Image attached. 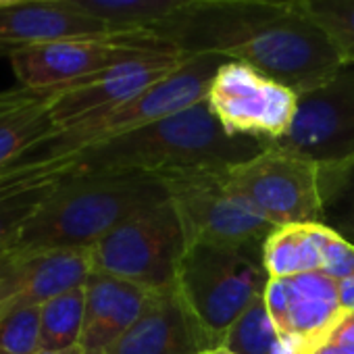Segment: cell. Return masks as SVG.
Listing matches in <instances>:
<instances>
[{"mask_svg": "<svg viewBox=\"0 0 354 354\" xmlns=\"http://www.w3.org/2000/svg\"><path fill=\"white\" fill-rule=\"evenodd\" d=\"M144 32L184 57L219 55L246 63L298 96L325 84L344 63L298 0H201Z\"/></svg>", "mask_w": 354, "mask_h": 354, "instance_id": "6da1fadb", "label": "cell"}, {"mask_svg": "<svg viewBox=\"0 0 354 354\" xmlns=\"http://www.w3.org/2000/svg\"><path fill=\"white\" fill-rule=\"evenodd\" d=\"M265 148L254 138L230 136L203 100L182 113L84 150L75 156V173L158 175L196 165L244 162Z\"/></svg>", "mask_w": 354, "mask_h": 354, "instance_id": "7a4b0ae2", "label": "cell"}, {"mask_svg": "<svg viewBox=\"0 0 354 354\" xmlns=\"http://www.w3.org/2000/svg\"><path fill=\"white\" fill-rule=\"evenodd\" d=\"M165 198L160 180L150 173L73 169L28 223L13 252L92 248L131 213Z\"/></svg>", "mask_w": 354, "mask_h": 354, "instance_id": "3957f363", "label": "cell"}, {"mask_svg": "<svg viewBox=\"0 0 354 354\" xmlns=\"http://www.w3.org/2000/svg\"><path fill=\"white\" fill-rule=\"evenodd\" d=\"M227 59L219 55L190 57L175 73L150 86L142 94L104 111L82 119L73 125L57 129L48 140L26 152L21 160H57L82 154L88 148L104 144L113 138L129 133L142 125L182 113L207 100L217 69Z\"/></svg>", "mask_w": 354, "mask_h": 354, "instance_id": "277c9868", "label": "cell"}, {"mask_svg": "<svg viewBox=\"0 0 354 354\" xmlns=\"http://www.w3.org/2000/svg\"><path fill=\"white\" fill-rule=\"evenodd\" d=\"M182 223L186 248H263L275 230L230 180V165H196L156 175Z\"/></svg>", "mask_w": 354, "mask_h": 354, "instance_id": "5b68a950", "label": "cell"}, {"mask_svg": "<svg viewBox=\"0 0 354 354\" xmlns=\"http://www.w3.org/2000/svg\"><path fill=\"white\" fill-rule=\"evenodd\" d=\"M267 283L263 248L192 244L175 271V290L215 346H221L225 331L265 296Z\"/></svg>", "mask_w": 354, "mask_h": 354, "instance_id": "8992f818", "label": "cell"}, {"mask_svg": "<svg viewBox=\"0 0 354 354\" xmlns=\"http://www.w3.org/2000/svg\"><path fill=\"white\" fill-rule=\"evenodd\" d=\"M184 250V230L167 198L131 213L90 248L94 271L152 290L175 283Z\"/></svg>", "mask_w": 354, "mask_h": 354, "instance_id": "52a82bcc", "label": "cell"}, {"mask_svg": "<svg viewBox=\"0 0 354 354\" xmlns=\"http://www.w3.org/2000/svg\"><path fill=\"white\" fill-rule=\"evenodd\" d=\"M230 180L275 227L323 221L321 165L304 154L267 146L257 156L230 165Z\"/></svg>", "mask_w": 354, "mask_h": 354, "instance_id": "ba28073f", "label": "cell"}, {"mask_svg": "<svg viewBox=\"0 0 354 354\" xmlns=\"http://www.w3.org/2000/svg\"><path fill=\"white\" fill-rule=\"evenodd\" d=\"M300 96L259 69L225 61L209 88L207 104L230 136H246L271 146L294 125Z\"/></svg>", "mask_w": 354, "mask_h": 354, "instance_id": "9c48e42d", "label": "cell"}, {"mask_svg": "<svg viewBox=\"0 0 354 354\" xmlns=\"http://www.w3.org/2000/svg\"><path fill=\"white\" fill-rule=\"evenodd\" d=\"M158 53L175 50L152 34L140 30L111 38H82L32 46L13 55L11 65L19 86L55 88L88 80L121 63Z\"/></svg>", "mask_w": 354, "mask_h": 354, "instance_id": "30bf717a", "label": "cell"}, {"mask_svg": "<svg viewBox=\"0 0 354 354\" xmlns=\"http://www.w3.org/2000/svg\"><path fill=\"white\" fill-rule=\"evenodd\" d=\"M271 146L319 165L354 156V61H344L325 84L300 96L290 133Z\"/></svg>", "mask_w": 354, "mask_h": 354, "instance_id": "8fae6325", "label": "cell"}, {"mask_svg": "<svg viewBox=\"0 0 354 354\" xmlns=\"http://www.w3.org/2000/svg\"><path fill=\"white\" fill-rule=\"evenodd\" d=\"M265 304L290 354H313L346 317L337 279L323 271L269 279Z\"/></svg>", "mask_w": 354, "mask_h": 354, "instance_id": "7c38bea8", "label": "cell"}, {"mask_svg": "<svg viewBox=\"0 0 354 354\" xmlns=\"http://www.w3.org/2000/svg\"><path fill=\"white\" fill-rule=\"evenodd\" d=\"M94 271L90 248L7 252L0 257V319L82 288Z\"/></svg>", "mask_w": 354, "mask_h": 354, "instance_id": "4fadbf2b", "label": "cell"}, {"mask_svg": "<svg viewBox=\"0 0 354 354\" xmlns=\"http://www.w3.org/2000/svg\"><path fill=\"white\" fill-rule=\"evenodd\" d=\"M190 57L177 53H158L121 63L88 80L67 86L53 106L57 129L73 125L92 115L104 113L158 84L180 69Z\"/></svg>", "mask_w": 354, "mask_h": 354, "instance_id": "5bb4252c", "label": "cell"}, {"mask_svg": "<svg viewBox=\"0 0 354 354\" xmlns=\"http://www.w3.org/2000/svg\"><path fill=\"white\" fill-rule=\"evenodd\" d=\"M215 344L201 329L175 283L154 290L138 321L106 354H201Z\"/></svg>", "mask_w": 354, "mask_h": 354, "instance_id": "9a60e30c", "label": "cell"}, {"mask_svg": "<svg viewBox=\"0 0 354 354\" xmlns=\"http://www.w3.org/2000/svg\"><path fill=\"white\" fill-rule=\"evenodd\" d=\"M117 34L109 24L77 13L63 3H21L0 7V57L13 55L63 40L111 38Z\"/></svg>", "mask_w": 354, "mask_h": 354, "instance_id": "2e32d148", "label": "cell"}, {"mask_svg": "<svg viewBox=\"0 0 354 354\" xmlns=\"http://www.w3.org/2000/svg\"><path fill=\"white\" fill-rule=\"evenodd\" d=\"M75 169V156L19 160L0 173V257L15 248L28 223Z\"/></svg>", "mask_w": 354, "mask_h": 354, "instance_id": "e0dca14e", "label": "cell"}, {"mask_svg": "<svg viewBox=\"0 0 354 354\" xmlns=\"http://www.w3.org/2000/svg\"><path fill=\"white\" fill-rule=\"evenodd\" d=\"M84 288L86 315L77 346L86 354H106V350L138 321L154 292L142 283L100 271H92Z\"/></svg>", "mask_w": 354, "mask_h": 354, "instance_id": "ac0fdd59", "label": "cell"}, {"mask_svg": "<svg viewBox=\"0 0 354 354\" xmlns=\"http://www.w3.org/2000/svg\"><path fill=\"white\" fill-rule=\"evenodd\" d=\"M67 86L0 90V173L57 131L53 106Z\"/></svg>", "mask_w": 354, "mask_h": 354, "instance_id": "d6986e66", "label": "cell"}, {"mask_svg": "<svg viewBox=\"0 0 354 354\" xmlns=\"http://www.w3.org/2000/svg\"><path fill=\"white\" fill-rule=\"evenodd\" d=\"M321 265L315 223L275 227L263 244V267L269 279L321 271Z\"/></svg>", "mask_w": 354, "mask_h": 354, "instance_id": "ffe728a7", "label": "cell"}, {"mask_svg": "<svg viewBox=\"0 0 354 354\" xmlns=\"http://www.w3.org/2000/svg\"><path fill=\"white\" fill-rule=\"evenodd\" d=\"M57 3L100 19L117 32H140L201 0H57Z\"/></svg>", "mask_w": 354, "mask_h": 354, "instance_id": "44dd1931", "label": "cell"}, {"mask_svg": "<svg viewBox=\"0 0 354 354\" xmlns=\"http://www.w3.org/2000/svg\"><path fill=\"white\" fill-rule=\"evenodd\" d=\"M323 225L354 246V156L321 165Z\"/></svg>", "mask_w": 354, "mask_h": 354, "instance_id": "7402d4cb", "label": "cell"}, {"mask_svg": "<svg viewBox=\"0 0 354 354\" xmlns=\"http://www.w3.org/2000/svg\"><path fill=\"white\" fill-rule=\"evenodd\" d=\"M86 315V288L69 290L42 304V350H67L80 344Z\"/></svg>", "mask_w": 354, "mask_h": 354, "instance_id": "603a6c76", "label": "cell"}, {"mask_svg": "<svg viewBox=\"0 0 354 354\" xmlns=\"http://www.w3.org/2000/svg\"><path fill=\"white\" fill-rule=\"evenodd\" d=\"M221 346L236 354H290L271 321L265 296L225 331Z\"/></svg>", "mask_w": 354, "mask_h": 354, "instance_id": "cb8c5ba5", "label": "cell"}, {"mask_svg": "<svg viewBox=\"0 0 354 354\" xmlns=\"http://www.w3.org/2000/svg\"><path fill=\"white\" fill-rule=\"evenodd\" d=\"M344 61H354V0H298Z\"/></svg>", "mask_w": 354, "mask_h": 354, "instance_id": "d4e9b609", "label": "cell"}, {"mask_svg": "<svg viewBox=\"0 0 354 354\" xmlns=\"http://www.w3.org/2000/svg\"><path fill=\"white\" fill-rule=\"evenodd\" d=\"M42 306L17 308L0 319V354H36L42 350Z\"/></svg>", "mask_w": 354, "mask_h": 354, "instance_id": "484cf974", "label": "cell"}, {"mask_svg": "<svg viewBox=\"0 0 354 354\" xmlns=\"http://www.w3.org/2000/svg\"><path fill=\"white\" fill-rule=\"evenodd\" d=\"M315 236L321 250V271L333 279L354 275V246L323 223H315Z\"/></svg>", "mask_w": 354, "mask_h": 354, "instance_id": "4316f807", "label": "cell"}, {"mask_svg": "<svg viewBox=\"0 0 354 354\" xmlns=\"http://www.w3.org/2000/svg\"><path fill=\"white\" fill-rule=\"evenodd\" d=\"M327 342H333V344H344V346H354V313L346 315L337 327L333 329V333L329 335Z\"/></svg>", "mask_w": 354, "mask_h": 354, "instance_id": "83f0119b", "label": "cell"}, {"mask_svg": "<svg viewBox=\"0 0 354 354\" xmlns=\"http://www.w3.org/2000/svg\"><path fill=\"white\" fill-rule=\"evenodd\" d=\"M337 294H339V306L346 315L354 313V275L337 279Z\"/></svg>", "mask_w": 354, "mask_h": 354, "instance_id": "f1b7e54d", "label": "cell"}, {"mask_svg": "<svg viewBox=\"0 0 354 354\" xmlns=\"http://www.w3.org/2000/svg\"><path fill=\"white\" fill-rule=\"evenodd\" d=\"M313 354H354V346H344V344L325 342V344L319 346Z\"/></svg>", "mask_w": 354, "mask_h": 354, "instance_id": "f546056e", "label": "cell"}, {"mask_svg": "<svg viewBox=\"0 0 354 354\" xmlns=\"http://www.w3.org/2000/svg\"><path fill=\"white\" fill-rule=\"evenodd\" d=\"M36 354H86L80 346H73V348H67V350H40Z\"/></svg>", "mask_w": 354, "mask_h": 354, "instance_id": "4dcf8cb0", "label": "cell"}, {"mask_svg": "<svg viewBox=\"0 0 354 354\" xmlns=\"http://www.w3.org/2000/svg\"><path fill=\"white\" fill-rule=\"evenodd\" d=\"M201 354H236V352L227 350L225 346H215V348H207V350H203Z\"/></svg>", "mask_w": 354, "mask_h": 354, "instance_id": "1f68e13d", "label": "cell"}, {"mask_svg": "<svg viewBox=\"0 0 354 354\" xmlns=\"http://www.w3.org/2000/svg\"><path fill=\"white\" fill-rule=\"evenodd\" d=\"M13 5H21V0H0V7H13Z\"/></svg>", "mask_w": 354, "mask_h": 354, "instance_id": "d6a6232c", "label": "cell"}, {"mask_svg": "<svg viewBox=\"0 0 354 354\" xmlns=\"http://www.w3.org/2000/svg\"><path fill=\"white\" fill-rule=\"evenodd\" d=\"M259 3H296V0H259Z\"/></svg>", "mask_w": 354, "mask_h": 354, "instance_id": "836d02e7", "label": "cell"}, {"mask_svg": "<svg viewBox=\"0 0 354 354\" xmlns=\"http://www.w3.org/2000/svg\"><path fill=\"white\" fill-rule=\"evenodd\" d=\"M21 3H57V0H21Z\"/></svg>", "mask_w": 354, "mask_h": 354, "instance_id": "e575fe53", "label": "cell"}]
</instances>
